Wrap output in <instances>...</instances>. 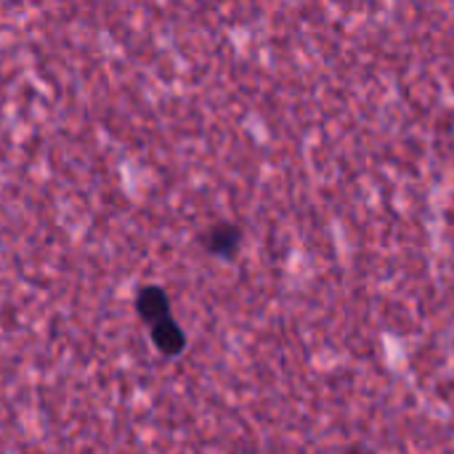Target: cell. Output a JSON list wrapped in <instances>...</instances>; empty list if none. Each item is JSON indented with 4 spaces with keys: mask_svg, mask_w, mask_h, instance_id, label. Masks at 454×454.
Returning <instances> with one entry per match:
<instances>
[{
    "mask_svg": "<svg viewBox=\"0 0 454 454\" xmlns=\"http://www.w3.org/2000/svg\"><path fill=\"white\" fill-rule=\"evenodd\" d=\"M202 245L207 253L221 255V258H231L239 245H242V231L234 223H215L202 234Z\"/></svg>",
    "mask_w": 454,
    "mask_h": 454,
    "instance_id": "6da1fadb",
    "label": "cell"
},
{
    "mask_svg": "<svg viewBox=\"0 0 454 454\" xmlns=\"http://www.w3.org/2000/svg\"><path fill=\"white\" fill-rule=\"evenodd\" d=\"M136 311L138 317L146 322V325H160L165 319H170V301H168V293L162 287H144L138 290V298H136Z\"/></svg>",
    "mask_w": 454,
    "mask_h": 454,
    "instance_id": "7a4b0ae2",
    "label": "cell"
},
{
    "mask_svg": "<svg viewBox=\"0 0 454 454\" xmlns=\"http://www.w3.org/2000/svg\"><path fill=\"white\" fill-rule=\"evenodd\" d=\"M152 340H154L157 351L165 354V356H178L186 348V335L173 319H165V322L154 325L152 327Z\"/></svg>",
    "mask_w": 454,
    "mask_h": 454,
    "instance_id": "3957f363",
    "label": "cell"
},
{
    "mask_svg": "<svg viewBox=\"0 0 454 454\" xmlns=\"http://www.w3.org/2000/svg\"><path fill=\"white\" fill-rule=\"evenodd\" d=\"M346 454H372V452H370V450H364L362 444H354V447H351Z\"/></svg>",
    "mask_w": 454,
    "mask_h": 454,
    "instance_id": "277c9868",
    "label": "cell"
}]
</instances>
